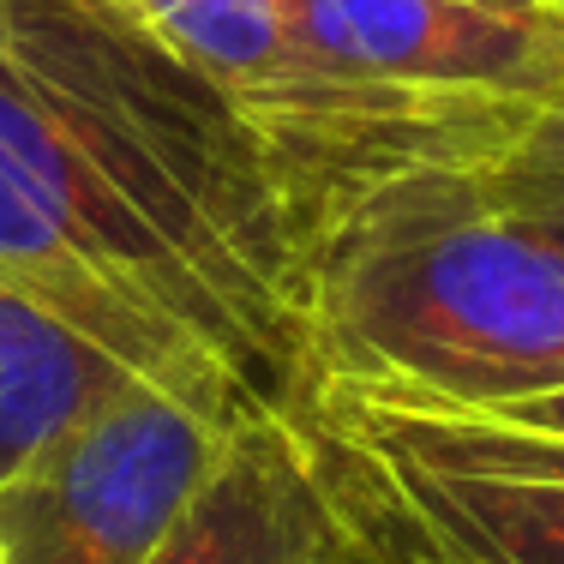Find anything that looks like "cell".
I'll list each match as a JSON object with an SVG mask.
<instances>
[{
  "mask_svg": "<svg viewBox=\"0 0 564 564\" xmlns=\"http://www.w3.org/2000/svg\"><path fill=\"white\" fill-rule=\"evenodd\" d=\"M306 367L313 391L343 384L445 414L564 391V252L475 169L402 174L313 252Z\"/></svg>",
  "mask_w": 564,
  "mask_h": 564,
  "instance_id": "6da1fadb",
  "label": "cell"
},
{
  "mask_svg": "<svg viewBox=\"0 0 564 564\" xmlns=\"http://www.w3.org/2000/svg\"><path fill=\"white\" fill-rule=\"evenodd\" d=\"M318 492L367 564H564V438L318 384Z\"/></svg>",
  "mask_w": 564,
  "mask_h": 564,
  "instance_id": "7a4b0ae2",
  "label": "cell"
},
{
  "mask_svg": "<svg viewBox=\"0 0 564 564\" xmlns=\"http://www.w3.org/2000/svg\"><path fill=\"white\" fill-rule=\"evenodd\" d=\"M223 445L217 421L132 384L0 480V564H151Z\"/></svg>",
  "mask_w": 564,
  "mask_h": 564,
  "instance_id": "3957f363",
  "label": "cell"
},
{
  "mask_svg": "<svg viewBox=\"0 0 564 564\" xmlns=\"http://www.w3.org/2000/svg\"><path fill=\"white\" fill-rule=\"evenodd\" d=\"M306 55L384 85L517 109L564 102V19L475 0H276Z\"/></svg>",
  "mask_w": 564,
  "mask_h": 564,
  "instance_id": "277c9868",
  "label": "cell"
},
{
  "mask_svg": "<svg viewBox=\"0 0 564 564\" xmlns=\"http://www.w3.org/2000/svg\"><path fill=\"white\" fill-rule=\"evenodd\" d=\"M0 276L19 282L24 294H36L61 325H73L102 355H115L132 379H144L156 391H169L174 402L198 409L223 433L259 426V414L235 391V379L181 325H169L144 294H132L97 252L78 247L48 217L43 198L12 174L7 156H0Z\"/></svg>",
  "mask_w": 564,
  "mask_h": 564,
  "instance_id": "5b68a950",
  "label": "cell"
},
{
  "mask_svg": "<svg viewBox=\"0 0 564 564\" xmlns=\"http://www.w3.org/2000/svg\"><path fill=\"white\" fill-rule=\"evenodd\" d=\"M343 529L318 492L301 426L259 421L228 433L217 468L151 564H337Z\"/></svg>",
  "mask_w": 564,
  "mask_h": 564,
  "instance_id": "8992f818",
  "label": "cell"
},
{
  "mask_svg": "<svg viewBox=\"0 0 564 564\" xmlns=\"http://www.w3.org/2000/svg\"><path fill=\"white\" fill-rule=\"evenodd\" d=\"M132 384L144 379H132L115 355L0 276V480H12L31 456H43Z\"/></svg>",
  "mask_w": 564,
  "mask_h": 564,
  "instance_id": "52a82bcc",
  "label": "cell"
},
{
  "mask_svg": "<svg viewBox=\"0 0 564 564\" xmlns=\"http://www.w3.org/2000/svg\"><path fill=\"white\" fill-rule=\"evenodd\" d=\"M475 174L510 217H522L534 235L564 252V102L534 109L505 139V151L487 156Z\"/></svg>",
  "mask_w": 564,
  "mask_h": 564,
  "instance_id": "ba28073f",
  "label": "cell"
},
{
  "mask_svg": "<svg viewBox=\"0 0 564 564\" xmlns=\"http://www.w3.org/2000/svg\"><path fill=\"white\" fill-rule=\"evenodd\" d=\"M492 421H510V426H529V433H553L564 438V391H546V397H529V402H510Z\"/></svg>",
  "mask_w": 564,
  "mask_h": 564,
  "instance_id": "9c48e42d",
  "label": "cell"
},
{
  "mask_svg": "<svg viewBox=\"0 0 564 564\" xmlns=\"http://www.w3.org/2000/svg\"><path fill=\"white\" fill-rule=\"evenodd\" d=\"M475 7H492V12H553V0H475Z\"/></svg>",
  "mask_w": 564,
  "mask_h": 564,
  "instance_id": "30bf717a",
  "label": "cell"
},
{
  "mask_svg": "<svg viewBox=\"0 0 564 564\" xmlns=\"http://www.w3.org/2000/svg\"><path fill=\"white\" fill-rule=\"evenodd\" d=\"M337 564H367V558H355V553H348V546H343V558Z\"/></svg>",
  "mask_w": 564,
  "mask_h": 564,
  "instance_id": "8fae6325",
  "label": "cell"
},
{
  "mask_svg": "<svg viewBox=\"0 0 564 564\" xmlns=\"http://www.w3.org/2000/svg\"><path fill=\"white\" fill-rule=\"evenodd\" d=\"M553 12H558V19H564V0H553Z\"/></svg>",
  "mask_w": 564,
  "mask_h": 564,
  "instance_id": "7c38bea8",
  "label": "cell"
}]
</instances>
